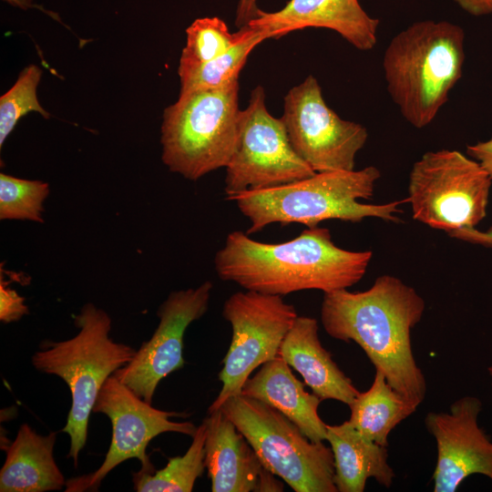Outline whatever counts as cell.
Listing matches in <instances>:
<instances>
[{
  "label": "cell",
  "instance_id": "6da1fadb",
  "mask_svg": "<svg viewBox=\"0 0 492 492\" xmlns=\"http://www.w3.org/2000/svg\"><path fill=\"white\" fill-rule=\"evenodd\" d=\"M425 308L413 287L384 274L364 292L342 289L324 293L321 322L331 337L356 343L392 387L421 404L426 382L412 351L411 330Z\"/></svg>",
  "mask_w": 492,
  "mask_h": 492
},
{
  "label": "cell",
  "instance_id": "7a4b0ae2",
  "mask_svg": "<svg viewBox=\"0 0 492 492\" xmlns=\"http://www.w3.org/2000/svg\"><path fill=\"white\" fill-rule=\"evenodd\" d=\"M371 251H354L338 247L326 228L303 230L291 241L265 243L247 232H230L215 254L218 277L244 290L283 296L319 290L348 289L364 276Z\"/></svg>",
  "mask_w": 492,
  "mask_h": 492
},
{
  "label": "cell",
  "instance_id": "3957f363",
  "mask_svg": "<svg viewBox=\"0 0 492 492\" xmlns=\"http://www.w3.org/2000/svg\"><path fill=\"white\" fill-rule=\"evenodd\" d=\"M380 170L368 166L359 170L316 172L288 184L249 190L228 200L235 202L250 221L248 234L273 224L298 223L307 228L327 220L357 223L366 218L399 222L400 206L407 199L383 204L362 203L370 200Z\"/></svg>",
  "mask_w": 492,
  "mask_h": 492
},
{
  "label": "cell",
  "instance_id": "277c9868",
  "mask_svg": "<svg viewBox=\"0 0 492 492\" xmlns=\"http://www.w3.org/2000/svg\"><path fill=\"white\" fill-rule=\"evenodd\" d=\"M465 32L454 23L422 20L397 33L383 56L386 88L413 127L431 124L462 77Z\"/></svg>",
  "mask_w": 492,
  "mask_h": 492
},
{
  "label": "cell",
  "instance_id": "5b68a950",
  "mask_svg": "<svg viewBox=\"0 0 492 492\" xmlns=\"http://www.w3.org/2000/svg\"><path fill=\"white\" fill-rule=\"evenodd\" d=\"M74 323L78 328L74 337L43 341L31 361L36 370L58 376L70 390L71 408L61 431L69 436L67 456L77 467L87 443L89 416L103 384L132 360L136 350L109 337L111 318L93 303L83 305Z\"/></svg>",
  "mask_w": 492,
  "mask_h": 492
},
{
  "label": "cell",
  "instance_id": "8992f818",
  "mask_svg": "<svg viewBox=\"0 0 492 492\" xmlns=\"http://www.w3.org/2000/svg\"><path fill=\"white\" fill-rule=\"evenodd\" d=\"M239 78L215 88L179 92L163 113L161 159L190 180L225 168L239 131Z\"/></svg>",
  "mask_w": 492,
  "mask_h": 492
},
{
  "label": "cell",
  "instance_id": "52a82bcc",
  "mask_svg": "<svg viewBox=\"0 0 492 492\" xmlns=\"http://www.w3.org/2000/svg\"><path fill=\"white\" fill-rule=\"evenodd\" d=\"M249 442L262 466L295 492H338L331 447L310 440L283 414L241 394L220 408Z\"/></svg>",
  "mask_w": 492,
  "mask_h": 492
},
{
  "label": "cell",
  "instance_id": "ba28073f",
  "mask_svg": "<svg viewBox=\"0 0 492 492\" xmlns=\"http://www.w3.org/2000/svg\"><path fill=\"white\" fill-rule=\"evenodd\" d=\"M492 179L468 155L455 149L425 152L409 174L413 218L447 233L477 228L487 215Z\"/></svg>",
  "mask_w": 492,
  "mask_h": 492
},
{
  "label": "cell",
  "instance_id": "9c48e42d",
  "mask_svg": "<svg viewBox=\"0 0 492 492\" xmlns=\"http://www.w3.org/2000/svg\"><path fill=\"white\" fill-rule=\"evenodd\" d=\"M222 316L230 323L232 336L219 373L222 386L208 414L241 394L252 372L279 355L282 343L298 314L282 296L245 290L224 302Z\"/></svg>",
  "mask_w": 492,
  "mask_h": 492
},
{
  "label": "cell",
  "instance_id": "30bf717a",
  "mask_svg": "<svg viewBox=\"0 0 492 492\" xmlns=\"http://www.w3.org/2000/svg\"><path fill=\"white\" fill-rule=\"evenodd\" d=\"M225 169L227 200L316 173L292 148L282 118L268 111L261 86L251 90L248 107L240 111L236 147Z\"/></svg>",
  "mask_w": 492,
  "mask_h": 492
},
{
  "label": "cell",
  "instance_id": "8fae6325",
  "mask_svg": "<svg viewBox=\"0 0 492 492\" xmlns=\"http://www.w3.org/2000/svg\"><path fill=\"white\" fill-rule=\"evenodd\" d=\"M93 412L106 415L111 422L108 451L96 471L67 481L65 491L97 490L111 470L131 458L139 460L141 470L152 473L155 468L147 455V446L154 437L167 432L192 437L197 430L191 422L171 420V417H186L187 414L153 407L151 403L138 396L114 374L103 384Z\"/></svg>",
  "mask_w": 492,
  "mask_h": 492
},
{
  "label": "cell",
  "instance_id": "7c38bea8",
  "mask_svg": "<svg viewBox=\"0 0 492 492\" xmlns=\"http://www.w3.org/2000/svg\"><path fill=\"white\" fill-rule=\"evenodd\" d=\"M281 118L292 148L315 172L354 169L367 129L330 108L313 76L287 92Z\"/></svg>",
  "mask_w": 492,
  "mask_h": 492
},
{
  "label": "cell",
  "instance_id": "4fadbf2b",
  "mask_svg": "<svg viewBox=\"0 0 492 492\" xmlns=\"http://www.w3.org/2000/svg\"><path fill=\"white\" fill-rule=\"evenodd\" d=\"M212 282L171 292L157 311L159 324L150 339L136 350L132 360L114 375L138 396L151 403L159 382L181 369L183 338L188 326L209 308Z\"/></svg>",
  "mask_w": 492,
  "mask_h": 492
},
{
  "label": "cell",
  "instance_id": "5bb4252c",
  "mask_svg": "<svg viewBox=\"0 0 492 492\" xmlns=\"http://www.w3.org/2000/svg\"><path fill=\"white\" fill-rule=\"evenodd\" d=\"M482 402L475 396L456 400L448 412H430L425 424L436 442L434 492H454L469 476L492 481V441L478 425Z\"/></svg>",
  "mask_w": 492,
  "mask_h": 492
},
{
  "label": "cell",
  "instance_id": "9a60e30c",
  "mask_svg": "<svg viewBox=\"0 0 492 492\" xmlns=\"http://www.w3.org/2000/svg\"><path fill=\"white\" fill-rule=\"evenodd\" d=\"M247 25L269 39L307 27L327 28L355 48L368 51L376 45L380 20L370 16L359 0H289L275 12L260 9Z\"/></svg>",
  "mask_w": 492,
  "mask_h": 492
},
{
  "label": "cell",
  "instance_id": "2e32d148",
  "mask_svg": "<svg viewBox=\"0 0 492 492\" xmlns=\"http://www.w3.org/2000/svg\"><path fill=\"white\" fill-rule=\"evenodd\" d=\"M205 466L212 492L257 491L264 471L256 453L220 409L208 414Z\"/></svg>",
  "mask_w": 492,
  "mask_h": 492
},
{
  "label": "cell",
  "instance_id": "e0dca14e",
  "mask_svg": "<svg viewBox=\"0 0 492 492\" xmlns=\"http://www.w3.org/2000/svg\"><path fill=\"white\" fill-rule=\"evenodd\" d=\"M315 318L298 316L284 337L279 355L297 371L322 401L349 405L360 393L322 345Z\"/></svg>",
  "mask_w": 492,
  "mask_h": 492
},
{
  "label": "cell",
  "instance_id": "ac0fdd59",
  "mask_svg": "<svg viewBox=\"0 0 492 492\" xmlns=\"http://www.w3.org/2000/svg\"><path fill=\"white\" fill-rule=\"evenodd\" d=\"M285 360L278 355L261 365L260 370L244 383L241 395L257 399L275 408L312 441L326 440V424L318 413L322 400L305 390Z\"/></svg>",
  "mask_w": 492,
  "mask_h": 492
},
{
  "label": "cell",
  "instance_id": "d6986e66",
  "mask_svg": "<svg viewBox=\"0 0 492 492\" xmlns=\"http://www.w3.org/2000/svg\"><path fill=\"white\" fill-rule=\"evenodd\" d=\"M56 432L43 436L26 423L6 448L0 470L1 492H46L61 490L67 481L54 458Z\"/></svg>",
  "mask_w": 492,
  "mask_h": 492
},
{
  "label": "cell",
  "instance_id": "ffe728a7",
  "mask_svg": "<svg viewBox=\"0 0 492 492\" xmlns=\"http://www.w3.org/2000/svg\"><path fill=\"white\" fill-rule=\"evenodd\" d=\"M326 429L338 492H363L369 477L387 488L391 487L395 472L388 464L386 446L365 438L349 421L326 425Z\"/></svg>",
  "mask_w": 492,
  "mask_h": 492
},
{
  "label": "cell",
  "instance_id": "44dd1931",
  "mask_svg": "<svg viewBox=\"0 0 492 492\" xmlns=\"http://www.w3.org/2000/svg\"><path fill=\"white\" fill-rule=\"evenodd\" d=\"M419 405L392 387L384 374L376 370L370 388L360 392L348 405V421L365 438L387 446L390 432Z\"/></svg>",
  "mask_w": 492,
  "mask_h": 492
},
{
  "label": "cell",
  "instance_id": "7402d4cb",
  "mask_svg": "<svg viewBox=\"0 0 492 492\" xmlns=\"http://www.w3.org/2000/svg\"><path fill=\"white\" fill-rule=\"evenodd\" d=\"M206 424L203 421L192 436V443L181 456L171 457L162 469L150 473L139 470L132 474L138 492H190L202 476L205 466Z\"/></svg>",
  "mask_w": 492,
  "mask_h": 492
},
{
  "label": "cell",
  "instance_id": "603a6c76",
  "mask_svg": "<svg viewBox=\"0 0 492 492\" xmlns=\"http://www.w3.org/2000/svg\"><path fill=\"white\" fill-rule=\"evenodd\" d=\"M251 29L250 36L215 58L195 67L178 68L179 92L220 87L239 78L250 53L269 39L263 32Z\"/></svg>",
  "mask_w": 492,
  "mask_h": 492
},
{
  "label": "cell",
  "instance_id": "cb8c5ba5",
  "mask_svg": "<svg viewBox=\"0 0 492 492\" xmlns=\"http://www.w3.org/2000/svg\"><path fill=\"white\" fill-rule=\"evenodd\" d=\"M251 33L252 29L248 25L231 33L226 23L217 16L198 18L186 29V45L181 52L179 68L210 61Z\"/></svg>",
  "mask_w": 492,
  "mask_h": 492
},
{
  "label": "cell",
  "instance_id": "d4e9b609",
  "mask_svg": "<svg viewBox=\"0 0 492 492\" xmlns=\"http://www.w3.org/2000/svg\"><path fill=\"white\" fill-rule=\"evenodd\" d=\"M50 192L47 182L0 174V220L43 223L44 202Z\"/></svg>",
  "mask_w": 492,
  "mask_h": 492
},
{
  "label": "cell",
  "instance_id": "484cf974",
  "mask_svg": "<svg viewBox=\"0 0 492 492\" xmlns=\"http://www.w3.org/2000/svg\"><path fill=\"white\" fill-rule=\"evenodd\" d=\"M42 71L36 65H29L19 74L13 87L0 97V147L2 148L18 120L29 112L35 111L45 118H49L38 102L36 87Z\"/></svg>",
  "mask_w": 492,
  "mask_h": 492
},
{
  "label": "cell",
  "instance_id": "4316f807",
  "mask_svg": "<svg viewBox=\"0 0 492 492\" xmlns=\"http://www.w3.org/2000/svg\"><path fill=\"white\" fill-rule=\"evenodd\" d=\"M26 299L12 289L1 278L0 282V321L5 323L19 321L29 313Z\"/></svg>",
  "mask_w": 492,
  "mask_h": 492
},
{
  "label": "cell",
  "instance_id": "83f0119b",
  "mask_svg": "<svg viewBox=\"0 0 492 492\" xmlns=\"http://www.w3.org/2000/svg\"><path fill=\"white\" fill-rule=\"evenodd\" d=\"M448 234L454 239L492 250V226L486 231L466 228L451 231Z\"/></svg>",
  "mask_w": 492,
  "mask_h": 492
},
{
  "label": "cell",
  "instance_id": "f1b7e54d",
  "mask_svg": "<svg viewBox=\"0 0 492 492\" xmlns=\"http://www.w3.org/2000/svg\"><path fill=\"white\" fill-rule=\"evenodd\" d=\"M466 154L477 160L492 179V138L467 145Z\"/></svg>",
  "mask_w": 492,
  "mask_h": 492
},
{
  "label": "cell",
  "instance_id": "f546056e",
  "mask_svg": "<svg viewBox=\"0 0 492 492\" xmlns=\"http://www.w3.org/2000/svg\"><path fill=\"white\" fill-rule=\"evenodd\" d=\"M259 11L257 0H239L235 16L236 26L241 28L247 25L257 16Z\"/></svg>",
  "mask_w": 492,
  "mask_h": 492
},
{
  "label": "cell",
  "instance_id": "4dcf8cb0",
  "mask_svg": "<svg viewBox=\"0 0 492 492\" xmlns=\"http://www.w3.org/2000/svg\"><path fill=\"white\" fill-rule=\"evenodd\" d=\"M465 12L482 16L492 15V0H454Z\"/></svg>",
  "mask_w": 492,
  "mask_h": 492
},
{
  "label": "cell",
  "instance_id": "1f68e13d",
  "mask_svg": "<svg viewBox=\"0 0 492 492\" xmlns=\"http://www.w3.org/2000/svg\"><path fill=\"white\" fill-rule=\"evenodd\" d=\"M487 370H488V374H489V375L491 377V380H492V365H490Z\"/></svg>",
  "mask_w": 492,
  "mask_h": 492
}]
</instances>
